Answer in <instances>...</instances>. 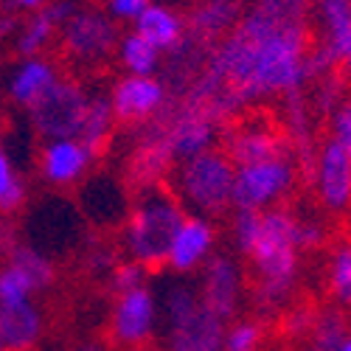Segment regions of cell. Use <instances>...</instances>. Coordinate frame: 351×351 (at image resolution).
Here are the masks:
<instances>
[{
	"label": "cell",
	"mask_w": 351,
	"mask_h": 351,
	"mask_svg": "<svg viewBox=\"0 0 351 351\" xmlns=\"http://www.w3.org/2000/svg\"><path fill=\"white\" fill-rule=\"evenodd\" d=\"M20 28H23V23H20V14L14 12V9H0V37H9V34H20Z\"/></svg>",
	"instance_id": "60d3db41"
},
{
	"label": "cell",
	"mask_w": 351,
	"mask_h": 351,
	"mask_svg": "<svg viewBox=\"0 0 351 351\" xmlns=\"http://www.w3.org/2000/svg\"><path fill=\"white\" fill-rule=\"evenodd\" d=\"M199 289H197V281H189V278H171L163 284L160 295H158V309H160V329L178 324V320L189 317L197 306H199Z\"/></svg>",
	"instance_id": "d4e9b609"
},
{
	"label": "cell",
	"mask_w": 351,
	"mask_h": 351,
	"mask_svg": "<svg viewBox=\"0 0 351 351\" xmlns=\"http://www.w3.org/2000/svg\"><path fill=\"white\" fill-rule=\"evenodd\" d=\"M87 104H90V93L76 79L60 76L34 107H28V119H32L37 135L45 141L79 138Z\"/></svg>",
	"instance_id": "8992f818"
},
{
	"label": "cell",
	"mask_w": 351,
	"mask_h": 351,
	"mask_svg": "<svg viewBox=\"0 0 351 351\" xmlns=\"http://www.w3.org/2000/svg\"><path fill=\"white\" fill-rule=\"evenodd\" d=\"M37 295L34 281L28 278L17 265L3 261L0 265V306H17Z\"/></svg>",
	"instance_id": "f546056e"
},
{
	"label": "cell",
	"mask_w": 351,
	"mask_h": 351,
	"mask_svg": "<svg viewBox=\"0 0 351 351\" xmlns=\"http://www.w3.org/2000/svg\"><path fill=\"white\" fill-rule=\"evenodd\" d=\"M348 335L343 309H324L317 312L315 326L306 335V351H337L343 337Z\"/></svg>",
	"instance_id": "f1b7e54d"
},
{
	"label": "cell",
	"mask_w": 351,
	"mask_h": 351,
	"mask_svg": "<svg viewBox=\"0 0 351 351\" xmlns=\"http://www.w3.org/2000/svg\"><path fill=\"white\" fill-rule=\"evenodd\" d=\"M79 202H82V214L84 219L96 225V228H115L127 222L130 217V206L132 197L127 191L124 183H119L112 174H90V178L82 180V191H79Z\"/></svg>",
	"instance_id": "5bb4252c"
},
{
	"label": "cell",
	"mask_w": 351,
	"mask_h": 351,
	"mask_svg": "<svg viewBox=\"0 0 351 351\" xmlns=\"http://www.w3.org/2000/svg\"><path fill=\"white\" fill-rule=\"evenodd\" d=\"M6 261H12V265H17L28 278L34 281L37 292L48 289L56 278V267H53V258L43 250H37L34 245H28V242H17L6 256Z\"/></svg>",
	"instance_id": "4316f807"
},
{
	"label": "cell",
	"mask_w": 351,
	"mask_h": 351,
	"mask_svg": "<svg viewBox=\"0 0 351 351\" xmlns=\"http://www.w3.org/2000/svg\"><path fill=\"white\" fill-rule=\"evenodd\" d=\"M306 183L312 186L324 211L346 214L351 208V160L332 138H326L317 146L315 166Z\"/></svg>",
	"instance_id": "8fae6325"
},
{
	"label": "cell",
	"mask_w": 351,
	"mask_h": 351,
	"mask_svg": "<svg viewBox=\"0 0 351 351\" xmlns=\"http://www.w3.org/2000/svg\"><path fill=\"white\" fill-rule=\"evenodd\" d=\"M115 115H112V104L110 96H90V104H87L84 112V124L79 132V141L90 149V155L99 160L107 155L110 143H112V132H115Z\"/></svg>",
	"instance_id": "cb8c5ba5"
},
{
	"label": "cell",
	"mask_w": 351,
	"mask_h": 351,
	"mask_svg": "<svg viewBox=\"0 0 351 351\" xmlns=\"http://www.w3.org/2000/svg\"><path fill=\"white\" fill-rule=\"evenodd\" d=\"M119 25L101 9H76L62 25V51L73 62L99 65L119 48Z\"/></svg>",
	"instance_id": "ba28073f"
},
{
	"label": "cell",
	"mask_w": 351,
	"mask_h": 351,
	"mask_svg": "<svg viewBox=\"0 0 351 351\" xmlns=\"http://www.w3.org/2000/svg\"><path fill=\"white\" fill-rule=\"evenodd\" d=\"M247 261L253 270L256 309L265 315L287 312L301 278L298 217L284 206L261 214V230Z\"/></svg>",
	"instance_id": "7a4b0ae2"
},
{
	"label": "cell",
	"mask_w": 351,
	"mask_h": 351,
	"mask_svg": "<svg viewBox=\"0 0 351 351\" xmlns=\"http://www.w3.org/2000/svg\"><path fill=\"white\" fill-rule=\"evenodd\" d=\"M225 329V320L199 304L189 317L160 329L158 337L163 343V351H222Z\"/></svg>",
	"instance_id": "e0dca14e"
},
{
	"label": "cell",
	"mask_w": 351,
	"mask_h": 351,
	"mask_svg": "<svg viewBox=\"0 0 351 351\" xmlns=\"http://www.w3.org/2000/svg\"><path fill=\"white\" fill-rule=\"evenodd\" d=\"M301 169L292 152L237 166L233 174V208L237 211H270L295 191Z\"/></svg>",
	"instance_id": "5b68a950"
},
{
	"label": "cell",
	"mask_w": 351,
	"mask_h": 351,
	"mask_svg": "<svg viewBox=\"0 0 351 351\" xmlns=\"http://www.w3.org/2000/svg\"><path fill=\"white\" fill-rule=\"evenodd\" d=\"M225 155L233 166L258 163L276 155L289 152V143L284 138V130L276 121L267 119H239L222 132Z\"/></svg>",
	"instance_id": "7c38bea8"
},
{
	"label": "cell",
	"mask_w": 351,
	"mask_h": 351,
	"mask_svg": "<svg viewBox=\"0 0 351 351\" xmlns=\"http://www.w3.org/2000/svg\"><path fill=\"white\" fill-rule=\"evenodd\" d=\"M60 79V71H56V65L51 60H43V56H28V60H23L12 79H9V96L12 101H17L20 107H34L48 90L51 84Z\"/></svg>",
	"instance_id": "ffe728a7"
},
{
	"label": "cell",
	"mask_w": 351,
	"mask_h": 351,
	"mask_svg": "<svg viewBox=\"0 0 351 351\" xmlns=\"http://www.w3.org/2000/svg\"><path fill=\"white\" fill-rule=\"evenodd\" d=\"M214 247H217V225L206 217L186 214L183 225L171 239L166 267L174 276H189L214 256Z\"/></svg>",
	"instance_id": "9a60e30c"
},
{
	"label": "cell",
	"mask_w": 351,
	"mask_h": 351,
	"mask_svg": "<svg viewBox=\"0 0 351 351\" xmlns=\"http://www.w3.org/2000/svg\"><path fill=\"white\" fill-rule=\"evenodd\" d=\"M326 284L337 309H351V242H337L329 250Z\"/></svg>",
	"instance_id": "83f0119b"
},
{
	"label": "cell",
	"mask_w": 351,
	"mask_h": 351,
	"mask_svg": "<svg viewBox=\"0 0 351 351\" xmlns=\"http://www.w3.org/2000/svg\"><path fill=\"white\" fill-rule=\"evenodd\" d=\"M337 351H351V332H348V335L343 337V343L337 346Z\"/></svg>",
	"instance_id": "f6af8a7d"
},
{
	"label": "cell",
	"mask_w": 351,
	"mask_h": 351,
	"mask_svg": "<svg viewBox=\"0 0 351 351\" xmlns=\"http://www.w3.org/2000/svg\"><path fill=\"white\" fill-rule=\"evenodd\" d=\"M320 43H324L343 65L351 62V0H317Z\"/></svg>",
	"instance_id": "7402d4cb"
},
{
	"label": "cell",
	"mask_w": 351,
	"mask_h": 351,
	"mask_svg": "<svg viewBox=\"0 0 351 351\" xmlns=\"http://www.w3.org/2000/svg\"><path fill=\"white\" fill-rule=\"evenodd\" d=\"M261 214L265 211H237L230 219V237L237 250L247 258L256 239H258V230H261Z\"/></svg>",
	"instance_id": "1f68e13d"
},
{
	"label": "cell",
	"mask_w": 351,
	"mask_h": 351,
	"mask_svg": "<svg viewBox=\"0 0 351 351\" xmlns=\"http://www.w3.org/2000/svg\"><path fill=\"white\" fill-rule=\"evenodd\" d=\"M183 219H186V208L166 183L132 191L130 217L121 228V242L127 256L143 265L149 273L166 267L171 239L183 225Z\"/></svg>",
	"instance_id": "3957f363"
},
{
	"label": "cell",
	"mask_w": 351,
	"mask_h": 351,
	"mask_svg": "<svg viewBox=\"0 0 351 351\" xmlns=\"http://www.w3.org/2000/svg\"><path fill=\"white\" fill-rule=\"evenodd\" d=\"M158 326H160L158 295L146 284L124 292V295H115L110 315V337L119 346L138 351L158 337Z\"/></svg>",
	"instance_id": "9c48e42d"
},
{
	"label": "cell",
	"mask_w": 351,
	"mask_h": 351,
	"mask_svg": "<svg viewBox=\"0 0 351 351\" xmlns=\"http://www.w3.org/2000/svg\"><path fill=\"white\" fill-rule=\"evenodd\" d=\"M317 0H253V9L281 20H309Z\"/></svg>",
	"instance_id": "d6a6232c"
},
{
	"label": "cell",
	"mask_w": 351,
	"mask_h": 351,
	"mask_svg": "<svg viewBox=\"0 0 351 351\" xmlns=\"http://www.w3.org/2000/svg\"><path fill=\"white\" fill-rule=\"evenodd\" d=\"M73 12H76L73 0H48L37 14H32L23 23L17 34V53H23L25 60L28 56H40L53 40V34L62 32V25L73 17Z\"/></svg>",
	"instance_id": "d6986e66"
},
{
	"label": "cell",
	"mask_w": 351,
	"mask_h": 351,
	"mask_svg": "<svg viewBox=\"0 0 351 351\" xmlns=\"http://www.w3.org/2000/svg\"><path fill=\"white\" fill-rule=\"evenodd\" d=\"M326 242V225L315 217H298V247L301 253L317 250Z\"/></svg>",
	"instance_id": "74e56055"
},
{
	"label": "cell",
	"mask_w": 351,
	"mask_h": 351,
	"mask_svg": "<svg viewBox=\"0 0 351 351\" xmlns=\"http://www.w3.org/2000/svg\"><path fill=\"white\" fill-rule=\"evenodd\" d=\"M138 351H143V348H138Z\"/></svg>",
	"instance_id": "c3c4849f"
},
{
	"label": "cell",
	"mask_w": 351,
	"mask_h": 351,
	"mask_svg": "<svg viewBox=\"0 0 351 351\" xmlns=\"http://www.w3.org/2000/svg\"><path fill=\"white\" fill-rule=\"evenodd\" d=\"M146 278H149V270H146L143 265H138V261L127 258V261H119L115 270L110 273V289L115 292V295H124V292H130V289L143 287Z\"/></svg>",
	"instance_id": "836d02e7"
},
{
	"label": "cell",
	"mask_w": 351,
	"mask_h": 351,
	"mask_svg": "<svg viewBox=\"0 0 351 351\" xmlns=\"http://www.w3.org/2000/svg\"><path fill=\"white\" fill-rule=\"evenodd\" d=\"M315 317H317V312L309 306V304H292L287 312H284V332L289 335V337H295V340H306V335L312 332V326H315Z\"/></svg>",
	"instance_id": "d590c367"
},
{
	"label": "cell",
	"mask_w": 351,
	"mask_h": 351,
	"mask_svg": "<svg viewBox=\"0 0 351 351\" xmlns=\"http://www.w3.org/2000/svg\"><path fill=\"white\" fill-rule=\"evenodd\" d=\"M96 158L79 138H62L48 141L40 149V174L43 180L53 189H71L93 171Z\"/></svg>",
	"instance_id": "2e32d148"
},
{
	"label": "cell",
	"mask_w": 351,
	"mask_h": 351,
	"mask_svg": "<svg viewBox=\"0 0 351 351\" xmlns=\"http://www.w3.org/2000/svg\"><path fill=\"white\" fill-rule=\"evenodd\" d=\"M119 56L130 76H155L160 71V51L138 32H130L127 37H121Z\"/></svg>",
	"instance_id": "484cf974"
},
{
	"label": "cell",
	"mask_w": 351,
	"mask_h": 351,
	"mask_svg": "<svg viewBox=\"0 0 351 351\" xmlns=\"http://www.w3.org/2000/svg\"><path fill=\"white\" fill-rule=\"evenodd\" d=\"M0 351H9L6 348V340H3V332H0Z\"/></svg>",
	"instance_id": "bcb514c9"
},
{
	"label": "cell",
	"mask_w": 351,
	"mask_h": 351,
	"mask_svg": "<svg viewBox=\"0 0 351 351\" xmlns=\"http://www.w3.org/2000/svg\"><path fill=\"white\" fill-rule=\"evenodd\" d=\"M14 166H12V160H9V155H6V149H3V146H0V191H3L6 189V183L14 178Z\"/></svg>",
	"instance_id": "b9f144b4"
},
{
	"label": "cell",
	"mask_w": 351,
	"mask_h": 351,
	"mask_svg": "<svg viewBox=\"0 0 351 351\" xmlns=\"http://www.w3.org/2000/svg\"><path fill=\"white\" fill-rule=\"evenodd\" d=\"M112 115L119 124L141 127L166 110L169 104V87L158 76H124L115 82L110 93Z\"/></svg>",
	"instance_id": "4fadbf2b"
},
{
	"label": "cell",
	"mask_w": 351,
	"mask_h": 351,
	"mask_svg": "<svg viewBox=\"0 0 351 351\" xmlns=\"http://www.w3.org/2000/svg\"><path fill=\"white\" fill-rule=\"evenodd\" d=\"M312 45L309 20H281L250 6L239 25L211 48L206 68L186 93L206 101L225 90L242 112L256 101L284 99L309 87L306 56Z\"/></svg>",
	"instance_id": "6da1fadb"
},
{
	"label": "cell",
	"mask_w": 351,
	"mask_h": 351,
	"mask_svg": "<svg viewBox=\"0 0 351 351\" xmlns=\"http://www.w3.org/2000/svg\"><path fill=\"white\" fill-rule=\"evenodd\" d=\"M329 138L351 160V99H343L337 110L329 115Z\"/></svg>",
	"instance_id": "e575fe53"
},
{
	"label": "cell",
	"mask_w": 351,
	"mask_h": 351,
	"mask_svg": "<svg viewBox=\"0 0 351 351\" xmlns=\"http://www.w3.org/2000/svg\"><path fill=\"white\" fill-rule=\"evenodd\" d=\"M45 3H48V0H9V9H14L17 14H20V12H32V14H37Z\"/></svg>",
	"instance_id": "7bdbcfd3"
},
{
	"label": "cell",
	"mask_w": 351,
	"mask_h": 351,
	"mask_svg": "<svg viewBox=\"0 0 351 351\" xmlns=\"http://www.w3.org/2000/svg\"><path fill=\"white\" fill-rule=\"evenodd\" d=\"M135 32L149 40L160 53H169L186 37V17H180L163 3H149L143 9V14L135 20Z\"/></svg>",
	"instance_id": "603a6c76"
},
{
	"label": "cell",
	"mask_w": 351,
	"mask_h": 351,
	"mask_svg": "<svg viewBox=\"0 0 351 351\" xmlns=\"http://www.w3.org/2000/svg\"><path fill=\"white\" fill-rule=\"evenodd\" d=\"M265 343V326L258 320H237L225 329V346L222 351H258Z\"/></svg>",
	"instance_id": "4dcf8cb0"
},
{
	"label": "cell",
	"mask_w": 351,
	"mask_h": 351,
	"mask_svg": "<svg viewBox=\"0 0 351 351\" xmlns=\"http://www.w3.org/2000/svg\"><path fill=\"white\" fill-rule=\"evenodd\" d=\"M233 174L237 166L230 158L222 149H208L174 166L166 186L180 199L186 214L214 219L233 208Z\"/></svg>",
	"instance_id": "277c9868"
},
{
	"label": "cell",
	"mask_w": 351,
	"mask_h": 351,
	"mask_svg": "<svg viewBox=\"0 0 351 351\" xmlns=\"http://www.w3.org/2000/svg\"><path fill=\"white\" fill-rule=\"evenodd\" d=\"M149 3H152V0H107V9H104V12H107L112 20L135 23Z\"/></svg>",
	"instance_id": "ab89813d"
},
{
	"label": "cell",
	"mask_w": 351,
	"mask_h": 351,
	"mask_svg": "<svg viewBox=\"0 0 351 351\" xmlns=\"http://www.w3.org/2000/svg\"><path fill=\"white\" fill-rule=\"evenodd\" d=\"M178 166L171 155V146L166 138V127L160 119H152L149 124L135 127V141L130 146L127 158V186L132 191H143L169 180L171 169Z\"/></svg>",
	"instance_id": "52a82bcc"
},
{
	"label": "cell",
	"mask_w": 351,
	"mask_h": 351,
	"mask_svg": "<svg viewBox=\"0 0 351 351\" xmlns=\"http://www.w3.org/2000/svg\"><path fill=\"white\" fill-rule=\"evenodd\" d=\"M115 265H119V253H115L112 245L99 242V245H93L90 250H87V267H90L93 273H101V276L110 278V273L115 270Z\"/></svg>",
	"instance_id": "f35d334b"
},
{
	"label": "cell",
	"mask_w": 351,
	"mask_h": 351,
	"mask_svg": "<svg viewBox=\"0 0 351 351\" xmlns=\"http://www.w3.org/2000/svg\"><path fill=\"white\" fill-rule=\"evenodd\" d=\"M71 351H107V346L99 340H84V343H76Z\"/></svg>",
	"instance_id": "ee69618b"
},
{
	"label": "cell",
	"mask_w": 351,
	"mask_h": 351,
	"mask_svg": "<svg viewBox=\"0 0 351 351\" xmlns=\"http://www.w3.org/2000/svg\"><path fill=\"white\" fill-rule=\"evenodd\" d=\"M197 289H199L202 306L211 309L225 324H230L245 298V273L239 267V261L225 253H214L202 265Z\"/></svg>",
	"instance_id": "30bf717a"
},
{
	"label": "cell",
	"mask_w": 351,
	"mask_h": 351,
	"mask_svg": "<svg viewBox=\"0 0 351 351\" xmlns=\"http://www.w3.org/2000/svg\"><path fill=\"white\" fill-rule=\"evenodd\" d=\"M43 312L34 301L0 306V332L9 351H32L43 337Z\"/></svg>",
	"instance_id": "44dd1931"
},
{
	"label": "cell",
	"mask_w": 351,
	"mask_h": 351,
	"mask_svg": "<svg viewBox=\"0 0 351 351\" xmlns=\"http://www.w3.org/2000/svg\"><path fill=\"white\" fill-rule=\"evenodd\" d=\"M346 73H348V76H346V82H348V84H351V62H348V65H346Z\"/></svg>",
	"instance_id": "7dc6e473"
},
{
	"label": "cell",
	"mask_w": 351,
	"mask_h": 351,
	"mask_svg": "<svg viewBox=\"0 0 351 351\" xmlns=\"http://www.w3.org/2000/svg\"><path fill=\"white\" fill-rule=\"evenodd\" d=\"M25 199H28V186L20 174L6 183V189L0 191V217H14L25 208Z\"/></svg>",
	"instance_id": "8d00e7d4"
},
{
	"label": "cell",
	"mask_w": 351,
	"mask_h": 351,
	"mask_svg": "<svg viewBox=\"0 0 351 351\" xmlns=\"http://www.w3.org/2000/svg\"><path fill=\"white\" fill-rule=\"evenodd\" d=\"M242 14V0H197V6L186 17V32L202 45L214 48L239 25Z\"/></svg>",
	"instance_id": "ac0fdd59"
}]
</instances>
